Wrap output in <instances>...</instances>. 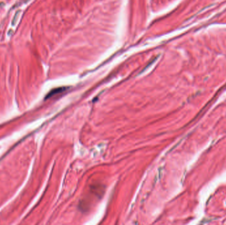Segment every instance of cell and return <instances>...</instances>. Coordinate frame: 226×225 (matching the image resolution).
I'll return each instance as SVG.
<instances>
[{
    "mask_svg": "<svg viewBox=\"0 0 226 225\" xmlns=\"http://www.w3.org/2000/svg\"><path fill=\"white\" fill-rule=\"evenodd\" d=\"M65 89V88H59V89H54L53 91H52L50 92H49L48 95L46 96V98H49L50 97H52V96H54L55 94H59V93H61V92H64Z\"/></svg>",
    "mask_w": 226,
    "mask_h": 225,
    "instance_id": "6da1fadb",
    "label": "cell"
}]
</instances>
